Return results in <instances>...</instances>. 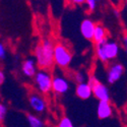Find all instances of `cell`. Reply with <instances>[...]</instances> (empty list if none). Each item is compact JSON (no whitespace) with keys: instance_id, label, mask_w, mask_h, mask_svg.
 Listing matches in <instances>:
<instances>
[{"instance_id":"9a60e30c","label":"cell","mask_w":127,"mask_h":127,"mask_svg":"<svg viewBox=\"0 0 127 127\" xmlns=\"http://www.w3.org/2000/svg\"><path fill=\"white\" fill-rule=\"evenodd\" d=\"M56 127H74V125H73V123H72V121L69 117L64 116V117H62L58 121Z\"/></svg>"},{"instance_id":"ffe728a7","label":"cell","mask_w":127,"mask_h":127,"mask_svg":"<svg viewBox=\"0 0 127 127\" xmlns=\"http://www.w3.org/2000/svg\"><path fill=\"white\" fill-rule=\"evenodd\" d=\"M6 76H5V73L2 69H0V84H3L5 82Z\"/></svg>"},{"instance_id":"e0dca14e","label":"cell","mask_w":127,"mask_h":127,"mask_svg":"<svg viewBox=\"0 0 127 127\" xmlns=\"http://www.w3.org/2000/svg\"><path fill=\"white\" fill-rule=\"evenodd\" d=\"M6 114H7V107L5 106V104L0 102V124L3 123V121L5 120Z\"/></svg>"},{"instance_id":"cb8c5ba5","label":"cell","mask_w":127,"mask_h":127,"mask_svg":"<svg viewBox=\"0 0 127 127\" xmlns=\"http://www.w3.org/2000/svg\"><path fill=\"white\" fill-rule=\"evenodd\" d=\"M126 6H127V1H126Z\"/></svg>"},{"instance_id":"ac0fdd59","label":"cell","mask_w":127,"mask_h":127,"mask_svg":"<svg viewBox=\"0 0 127 127\" xmlns=\"http://www.w3.org/2000/svg\"><path fill=\"white\" fill-rule=\"evenodd\" d=\"M84 4L87 5V8H88V10L90 12H93L97 7V1L96 0H87Z\"/></svg>"},{"instance_id":"9c48e42d","label":"cell","mask_w":127,"mask_h":127,"mask_svg":"<svg viewBox=\"0 0 127 127\" xmlns=\"http://www.w3.org/2000/svg\"><path fill=\"white\" fill-rule=\"evenodd\" d=\"M95 29H96V24H95L92 19H89V18L83 19L80 24V28H79L81 36L86 40H89V41H93Z\"/></svg>"},{"instance_id":"5b68a950","label":"cell","mask_w":127,"mask_h":127,"mask_svg":"<svg viewBox=\"0 0 127 127\" xmlns=\"http://www.w3.org/2000/svg\"><path fill=\"white\" fill-rule=\"evenodd\" d=\"M89 83L92 87L93 95L95 96V98L99 100V102H101V101L110 102V92H109L108 88L106 87L103 82H101L96 76L93 75L90 77Z\"/></svg>"},{"instance_id":"d6986e66","label":"cell","mask_w":127,"mask_h":127,"mask_svg":"<svg viewBox=\"0 0 127 127\" xmlns=\"http://www.w3.org/2000/svg\"><path fill=\"white\" fill-rule=\"evenodd\" d=\"M6 57V47L0 42V60H3Z\"/></svg>"},{"instance_id":"44dd1931","label":"cell","mask_w":127,"mask_h":127,"mask_svg":"<svg viewBox=\"0 0 127 127\" xmlns=\"http://www.w3.org/2000/svg\"><path fill=\"white\" fill-rule=\"evenodd\" d=\"M71 3L75 4V5H78V4H84L86 1H83V0H73V1H71Z\"/></svg>"},{"instance_id":"277c9868","label":"cell","mask_w":127,"mask_h":127,"mask_svg":"<svg viewBox=\"0 0 127 127\" xmlns=\"http://www.w3.org/2000/svg\"><path fill=\"white\" fill-rule=\"evenodd\" d=\"M72 61V53L64 44H55L54 48V63L60 68H66Z\"/></svg>"},{"instance_id":"ba28073f","label":"cell","mask_w":127,"mask_h":127,"mask_svg":"<svg viewBox=\"0 0 127 127\" xmlns=\"http://www.w3.org/2000/svg\"><path fill=\"white\" fill-rule=\"evenodd\" d=\"M70 89L69 81L62 75L53 76L52 81V91L57 95H65Z\"/></svg>"},{"instance_id":"7402d4cb","label":"cell","mask_w":127,"mask_h":127,"mask_svg":"<svg viewBox=\"0 0 127 127\" xmlns=\"http://www.w3.org/2000/svg\"><path fill=\"white\" fill-rule=\"evenodd\" d=\"M122 40H123V45H124V47L126 49V53H127V35H125Z\"/></svg>"},{"instance_id":"52a82bcc","label":"cell","mask_w":127,"mask_h":127,"mask_svg":"<svg viewBox=\"0 0 127 127\" xmlns=\"http://www.w3.org/2000/svg\"><path fill=\"white\" fill-rule=\"evenodd\" d=\"M125 69L121 63H113L107 70V81L110 84L117 82L123 75Z\"/></svg>"},{"instance_id":"8992f818","label":"cell","mask_w":127,"mask_h":127,"mask_svg":"<svg viewBox=\"0 0 127 127\" xmlns=\"http://www.w3.org/2000/svg\"><path fill=\"white\" fill-rule=\"evenodd\" d=\"M30 107L37 114H43L47 110V102L39 93H32L29 96Z\"/></svg>"},{"instance_id":"7a4b0ae2","label":"cell","mask_w":127,"mask_h":127,"mask_svg":"<svg viewBox=\"0 0 127 127\" xmlns=\"http://www.w3.org/2000/svg\"><path fill=\"white\" fill-rule=\"evenodd\" d=\"M119 51H120V47L118 43L111 40H107L104 44L97 46L96 55L100 61L106 63L110 60L117 58V56L119 55Z\"/></svg>"},{"instance_id":"30bf717a","label":"cell","mask_w":127,"mask_h":127,"mask_svg":"<svg viewBox=\"0 0 127 127\" xmlns=\"http://www.w3.org/2000/svg\"><path fill=\"white\" fill-rule=\"evenodd\" d=\"M37 63L36 60L33 58H27L23 61L22 64V72L24 73V75L28 76V77H33L36 75V73L38 72L37 70Z\"/></svg>"},{"instance_id":"8fae6325","label":"cell","mask_w":127,"mask_h":127,"mask_svg":"<svg viewBox=\"0 0 127 127\" xmlns=\"http://www.w3.org/2000/svg\"><path fill=\"white\" fill-rule=\"evenodd\" d=\"M97 115L102 120L110 118L113 115V107L108 101H101L97 107Z\"/></svg>"},{"instance_id":"3957f363","label":"cell","mask_w":127,"mask_h":127,"mask_svg":"<svg viewBox=\"0 0 127 127\" xmlns=\"http://www.w3.org/2000/svg\"><path fill=\"white\" fill-rule=\"evenodd\" d=\"M53 76L46 69H40L34 76V84L40 94H49L52 91Z\"/></svg>"},{"instance_id":"4fadbf2b","label":"cell","mask_w":127,"mask_h":127,"mask_svg":"<svg viewBox=\"0 0 127 127\" xmlns=\"http://www.w3.org/2000/svg\"><path fill=\"white\" fill-rule=\"evenodd\" d=\"M107 30L103 25H96V29H95L94 33V38L93 41L96 43V45H102L107 41Z\"/></svg>"},{"instance_id":"603a6c76","label":"cell","mask_w":127,"mask_h":127,"mask_svg":"<svg viewBox=\"0 0 127 127\" xmlns=\"http://www.w3.org/2000/svg\"><path fill=\"white\" fill-rule=\"evenodd\" d=\"M126 117H127V111H126Z\"/></svg>"},{"instance_id":"2e32d148","label":"cell","mask_w":127,"mask_h":127,"mask_svg":"<svg viewBox=\"0 0 127 127\" xmlns=\"http://www.w3.org/2000/svg\"><path fill=\"white\" fill-rule=\"evenodd\" d=\"M73 79H74V81L77 84L86 82V74L82 71H75L74 74H73Z\"/></svg>"},{"instance_id":"5bb4252c","label":"cell","mask_w":127,"mask_h":127,"mask_svg":"<svg viewBox=\"0 0 127 127\" xmlns=\"http://www.w3.org/2000/svg\"><path fill=\"white\" fill-rule=\"evenodd\" d=\"M27 121L29 123V127H45L44 121L35 114H28Z\"/></svg>"},{"instance_id":"7c38bea8","label":"cell","mask_w":127,"mask_h":127,"mask_svg":"<svg viewBox=\"0 0 127 127\" xmlns=\"http://www.w3.org/2000/svg\"><path fill=\"white\" fill-rule=\"evenodd\" d=\"M75 95L81 100L90 99L92 97V95H93V90H92V87H91V84L89 83V81L76 84Z\"/></svg>"},{"instance_id":"6da1fadb","label":"cell","mask_w":127,"mask_h":127,"mask_svg":"<svg viewBox=\"0 0 127 127\" xmlns=\"http://www.w3.org/2000/svg\"><path fill=\"white\" fill-rule=\"evenodd\" d=\"M54 48H55V44L48 38L43 39L41 43H39L36 46L34 51L35 60L40 69L48 70L55 64Z\"/></svg>"}]
</instances>
